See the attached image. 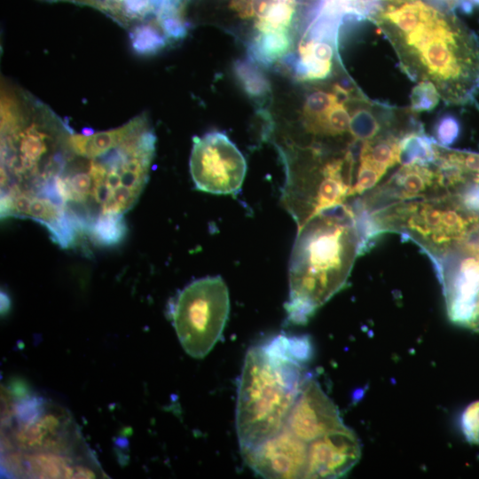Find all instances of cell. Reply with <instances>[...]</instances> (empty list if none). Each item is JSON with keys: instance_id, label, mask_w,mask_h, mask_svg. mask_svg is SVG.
Segmentation results:
<instances>
[{"instance_id": "15", "label": "cell", "mask_w": 479, "mask_h": 479, "mask_svg": "<svg viewBox=\"0 0 479 479\" xmlns=\"http://www.w3.org/2000/svg\"><path fill=\"white\" fill-rule=\"evenodd\" d=\"M290 39L286 29L262 31L249 44L247 51L252 61L270 67L287 52Z\"/></svg>"}, {"instance_id": "13", "label": "cell", "mask_w": 479, "mask_h": 479, "mask_svg": "<svg viewBox=\"0 0 479 479\" xmlns=\"http://www.w3.org/2000/svg\"><path fill=\"white\" fill-rule=\"evenodd\" d=\"M361 444L345 425L308 444L304 478H337L346 475L359 460Z\"/></svg>"}, {"instance_id": "8", "label": "cell", "mask_w": 479, "mask_h": 479, "mask_svg": "<svg viewBox=\"0 0 479 479\" xmlns=\"http://www.w3.org/2000/svg\"><path fill=\"white\" fill-rule=\"evenodd\" d=\"M230 312L228 287L220 276H208L184 287L171 304V318L184 350L203 358L221 338Z\"/></svg>"}, {"instance_id": "25", "label": "cell", "mask_w": 479, "mask_h": 479, "mask_svg": "<svg viewBox=\"0 0 479 479\" xmlns=\"http://www.w3.org/2000/svg\"><path fill=\"white\" fill-rule=\"evenodd\" d=\"M458 132V123L452 117L442 119L436 127L437 139L444 145L452 144L456 138Z\"/></svg>"}, {"instance_id": "22", "label": "cell", "mask_w": 479, "mask_h": 479, "mask_svg": "<svg viewBox=\"0 0 479 479\" xmlns=\"http://www.w3.org/2000/svg\"><path fill=\"white\" fill-rule=\"evenodd\" d=\"M440 99L436 87L429 82H420L411 93V108L416 112L430 111Z\"/></svg>"}, {"instance_id": "26", "label": "cell", "mask_w": 479, "mask_h": 479, "mask_svg": "<svg viewBox=\"0 0 479 479\" xmlns=\"http://www.w3.org/2000/svg\"><path fill=\"white\" fill-rule=\"evenodd\" d=\"M468 327L479 333V294L472 318L467 325Z\"/></svg>"}, {"instance_id": "5", "label": "cell", "mask_w": 479, "mask_h": 479, "mask_svg": "<svg viewBox=\"0 0 479 479\" xmlns=\"http://www.w3.org/2000/svg\"><path fill=\"white\" fill-rule=\"evenodd\" d=\"M362 240L354 208L324 211L298 228L289 261V323L305 324L346 284Z\"/></svg>"}, {"instance_id": "10", "label": "cell", "mask_w": 479, "mask_h": 479, "mask_svg": "<svg viewBox=\"0 0 479 479\" xmlns=\"http://www.w3.org/2000/svg\"><path fill=\"white\" fill-rule=\"evenodd\" d=\"M447 313L459 325H468L479 294V245L469 240L436 259Z\"/></svg>"}, {"instance_id": "7", "label": "cell", "mask_w": 479, "mask_h": 479, "mask_svg": "<svg viewBox=\"0 0 479 479\" xmlns=\"http://www.w3.org/2000/svg\"><path fill=\"white\" fill-rule=\"evenodd\" d=\"M361 216L363 222H369L367 241L381 232H399L421 246L434 261L472 240L479 223V214L452 194L405 200Z\"/></svg>"}, {"instance_id": "18", "label": "cell", "mask_w": 479, "mask_h": 479, "mask_svg": "<svg viewBox=\"0 0 479 479\" xmlns=\"http://www.w3.org/2000/svg\"><path fill=\"white\" fill-rule=\"evenodd\" d=\"M350 121L351 117L344 103L337 101L326 113L313 134L326 137L342 136L349 131Z\"/></svg>"}, {"instance_id": "11", "label": "cell", "mask_w": 479, "mask_h": 479, "mask_svg": "<svg viewBox=\"0 0 479 479\" xmlns=\"http://www.w3.org/2000/svg\"><path fill=\"white\" fill-rule=\"evenodd\" d=\"M308 444L286 425L255 447L241 452L246 464L265 478H304Z\"/></svg>"}, {"instance_id": "21", "label": "cell", "mask_w": 479, "mask_h": 479, "mask_svg": "<svg viewBox=\"0 0 479 479\" xmlns=\"http://www.w3.org/2000/svg\"><path fill=\"white\" fill-rule=\"evenodd\" d=\"M380 130V123L367 109H359L351 117L349 132L355 140H370L378 135Z\"/></svg>"}, {"instance_id": "19", "label": "cell", "mask_w": 479, "mask_h": 479, "mask_svg": "<svg viewBox=\"0 0 479 479\" xmlns=\"http://www.w3.org/2000/svg\"><path fill=\"white\" fill-rule=\"evenodd\" d=\"M133 50L140 55H152L166 46L165 38L149 24L136 26L130 33Z\"/></svg>"}, {"instance_id": "6", "label": "cell", "mask_w": 479, "mask_h": 479, "mask_svg": "<svg viewBox=\"0 0 479 479\" xmlns=\"http://www.w3.org/2000/svg\"><path fill=\"white\" fill-rule=\"evenodd\" d=\"M311 356L308 338L279 335L248 349L242 367L236 407L240 452L281 430L307 375Z\"/></svg>"}, {"instance_id": "2", "label": "cell", "mask_w": 479, "mask_h": 479, "mask_svg": "<svg viewBox=\"0 0 479 479\" xmlns=\"http://www.w3.org/2000/svg\"><path fill=\"white\" fill-rule=\"evenodd\" d=\"M371 18L410 79L431 82L449 105L475 100L479 93V39L455 14L412 0L389 4Z\"/></svg>"}, {"instance_id": "1", "label": "cell", "mask_w": 479, "mask_h": 479, "mask_svg": "<svg viewBox=\"0 0 479 479\" xmlns=\"http://www.w3.org/2000/svg\"><path fill=\"white\" fill-rule=\"evenodd\" d=\"M156 137L145 115L107 131L72 133L55 180L65 211L81 234L100 221L123 216L148 177Z\"/></svg>"}, {"instance_id": "17", "label": "cell", "mask_w": 479, "mask_h": 479, "mask_svg": "<svg viewBox=\"0 0 479 479\" xmlns=\"http://www.w3.org/2000/svg\"><path fill=\"white\" fill-rule=\"evenodd\" d=\"M337 101L334 93L323 90L314 91L307 97L303 106V117L305 126L310 133H314L326 113Z\"/></svg>"}, {"instance_id": "4", "label": "cell", "mask_w": 479, "mask_h": 479, "mask_svg": "<svg viewBox=\"0 0 479 479\" xmlns=\"http://www.w3.org/2000/svg\"><path fill=\"white\" fill-rule=\"evenodd\" d=\"M2 464L15 477L102 475L69 412L37 397L11 404L2 426Z\"/></svg>"}, {"instance_id": "12", "label": "cell", "mask_w": 479, "mask_h": 479, "mask_svg": "<svg viewBox=\"0 0 479 479\" xmlns=\"http://www.w3.org/2000/svg\"><path fill=\"white\" fill-rule=\"evenodd\" d=\"M286 426L310 443L344 426L339 410L318 382L307 377L289 412Z\"/></svg>"}, {"instance_id": "9", "label": "cell", "mask_w": 479, "mask_h": 479, "mask_svg": "<svg viewBox=\"0 0 479 479\" xmlns=\"http://www.w3.org/2000/svg\"><path fill=\"white\" fill-rule=\"evenodd\" d=\"M190 173L195 187L213 194H235L243 184L247 163L237 146L223 132L194 137Z\"/></svg>"}, {"instance_id": "24", "label": "cell", "mask_w": 479, "mask_h": 479, "mask_svg": "<svg viewBox=\"0 0 479 479\" xmlns=\"http://www.w3.org/2000/svg\"><path fill=\"white\" fill-rule=\"evenodd\" d=\"M161 27L168 39L179 40L187 34V25L181 14H169L158 18Z\"/></svg>"}, {"instance_id": "20", "label": "cell", "mask_w": 479, "mask_h": 479, "mask_svg": "<svg viewBox=\"0 0 479 479\" xmlns=\"http://www.w3.org/2000/svg\"><path fill=\"white\" fill-rule=\"evenodd\" d=\"M294 2L277 1L265 12L257 19L256 27L259 32L277 29H286L289 25L294 12Z\"/></svg>"}, {"instance_id": "23", "label": "cell", "mask_w": 479, "mask_h": 479, "mask_svg": "<svg viewBox=\"0 0 479 479\" xmlns=\"http://www.w3.org/2000/svg\"><path fill=\"white\" fill-rule=\"evenodd\" d=\"M460 424L466 439L473 444H479V401L473 402L466 407L461 415Z\"/></svg>"}, {"instance_id": "3", "label": "cell", "mask_w": 479, "mask_h": 479, "mask_svg": "<svg viewBox=\"0 0 479 479\" xmlns=\"http://www.w3.org/2000/svg\"><path fill=\"white\" fill-rule=\"evenodd\" d=\"M73 132L32 96L2 89V218H23L38 201L59 205L55 180L65 164Z\"/></svg>"}, {"instance_id": "28", "label": "cell", "mask_w": 479, "mask_h": 479, "mask_svg": "<svg viewBox=\"0 0 479 479\" xmlns=\"http://www.w3.org/2000/svg\"><path fill=\"white\" fill-rule=\"evenodd\" d=\"M65 1H72V2H77L81 4H90L91 0H65Z\"/></svg>"}, {"instance_id": "14", "label": "cell", "mask_w": 479, "mask_h": 479, "mask_svg": "<svg viewBox=\"0 0 479 479\" xmlns=\"http://www.w3.org/2000/svg\"><path fill=\"white\" fill-rule=\"evenodd\" d=\"M400 139L377 135L361 142L352 196L372 190L388 169L399 162Z\"/></svg>"}, {"instance_id": "16", "label": "cell", "mask_w": 479, "mask_h": 479, "mask_svg": "<svg viewBox=\"0 0 479 479\" xmlns=\"http://www.w3.org/2000/svg\"><path fill=\"white\" fill-rule=\"evenodd\" d=\"M233 73L245 92L260 98L270 91V83L262 71L251 60L239 59L233 64Z\"/></svg>"}, {"instance_id": "27", "label": "cell", "mask_w": 479, "mask_h": 479, "mask_svg": "<svg viewBox=\"0 0 479 479\" xmlns=\"http://www.w3.org/2000/svg\"><path fill=\"white\" fill-rule=\"evenodd\" d=\"M473 239H475V240H474V241L476 242L479 245V223H478L476 231H475L472 240H473Z\"/></svg>"}]
</instances>
